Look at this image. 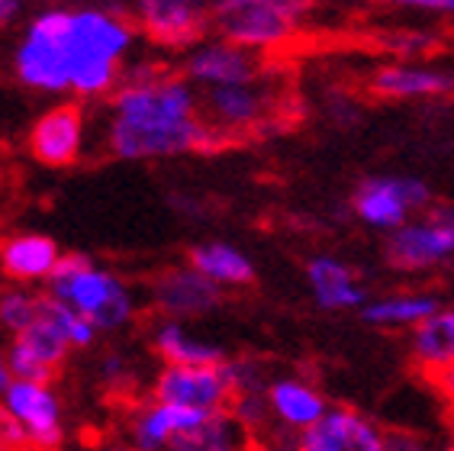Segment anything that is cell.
I'll return each instance as SVG.
<instances>
[{
  "label": "cell",
  "instance_id": "obj_27",
  "mask_svg": "<svg viewBox=\"0 0 454 451\" xmlns=\"http://www.w3.org/2000/svg\"><path fill=\"white\" fill-rule=\"evenodd\" d=\"M39 320L49 322L55 332H59L68 345H90L94 342V322L84 320L81 313H74L68 304H61V300H55L52 294H43L39 297Z\"/></svg>",
  "mask_w": 454,
  "mask_h": 451
},
{
  "label": "cell",
  "instance_id": "obj_34",
  "mask_svg": "<svg viewBox=\"0 0 454 451\" xmlns=\"http://www.w3.org/2000/svg\"><path fill=\"white\" fill-rule=\"evenodd\" d=\"M10 377H13V371H10V361L0 355V397H7V391L13 387V381H10Z\"/></svg>",
  "mask_w": 454,
  "mask_h": 451
},
{
  "label": "cell",
  "instance_id": "obj_13",
  "mask_svg": "<svg viewBox=\"0 0 454 451\" xmlns=\"http://www.w3.org/2000/svg\"><path fill=\"white\" fill-rule=\"evenodd\" d=\"M84 146V110L78 104H59L45 110L29 132V152L49 168H68Z\"/></svg>",
  "mask_w": 454,
  "mask_h": 451
},
{
  "label": "cell",
  "instance_id": "obj_8",
  "mask_svg": "<svg viewBox=\"0 0 454 451\" xmlns=\"http://www.w3.org/2000/svg\"><path fill=\"white\" fill-rule=\"evenodd\" d=\"M155 403L168 407L197 409V413H226L236 403V391L229 381L226 361L223 365H203V368H171L155 377Z\"/></svg>",
  "mask_w": 454,
  "mask_h": 451
},
{
  "label": "cell",
  "instance_id": "obj_9",
  "mask_svg": "<svg viewBox=\"0 0 454 451\" xmlns=\"http://www.w3.org/2000/svg\"><path fill=\"white\" fill-rule=\"evenodd\" d=\"M454 255V210L438 207L426 219L390 233L387 261L396 271H426Z\"/></svg>",
  "mask_w": 454,
  "mask_h": 451
},
{
  "label": "cell",
  "instance_id": "obj_32",
  "mask_svg": "<svg viewBox=\"0 0 454 451\" xmlns=\"http://www.w3.org/2000/svg\"><path fill=\"white\" fill-rule=\"evenodd\" d=\"M384 4H396V7H412V10H435V13H454V0H384Z\"/></svg>",
  "mask_w": 454,
  "mask_h": 451
},
{
  "label": "cell",
  "instance_id": "obj_18",
  "mask_svg": "<svg viewBox=\"0 0 454 451\" xmlns=\"http://www.w3.org/2000/svg\"><path fill=\"white\" fill-rule=\"evenodd\" d=\"M268 403H271V416L280 425H287L294 432H309L319 419L329 413V403L309 381L300 377H280L268 387Z\"/></svg>",
  "mask_w": 454,
  "mask_h": 451
},
{
  "label": "cell",
  "instance_id": "obj_10",
  "mask_svg": "<svg viewBox=\"0 0 454 451\" xmlns=\"http://www.w3.org/2000/svg\"><path fill=\"white\" fill-rule=\"evenodd\" d=\"M428 200L432 194L416 178H367L355 191L351 207L367 226L396 233L410 223L412 210L428 207Z\"/></svg>",
  "mask_w": 454,
  "mask_h": 451
},
{
  "label": "cell",
  "instance_id": "obj_3",
  "mask_svg": "<svg viewBox=\"0 0 454 451\" xmlns=\"http://www.w3.org/2000/svg\"><path fill=\"white\" fill-rule=\"evenodd\" d=\"M313 4L316 0H219L210 13V27L226 43L268 52L297 33Z\"/></svg>",
  "mask_w": 454,
  "mask_h": 451
},
{
  "label": "cell",
  "instance_id": "obj_24",
  "mask_svg": "<svg viewBox=\"0 0 454 451\" xmlns=\"http://www.w3.org/2000/svg\"><path fill=\"white\" fill-rule=\"evenodd\" d=\"M248 429L232 413H210L207 419L171 439L168 451H245Z\"/></svg>",
  "mask_w": 454,
  "mask_h": 451
},
{
  "label": "cell",
  "instance_id": "obj_19",
  "mask_svg": "<svg viewBox=\"0 0 454 451\" xmlns=\"http://www.w3.org/2000/svg\"><path fill=\"white\" fill-rule=\"evenodd\" d=\"M306 281H309V290H313L316 304L323 310H355V306L367 304V294L358 274L339 258H329V255L309 258Z\"/></svg>",
  "mask_w": 454,
  "mask_h": 451
},
{
  "label": "cell",
  "instance_id": "obj_30",
  "mask_svg": "<svg viewBox=\"0 0 454 451\" xmlns=\"http://www.w3.org/2000/svg\"><path fill=\"white\" fill-rule=\"evenodd\" d=\"M29 445L35 442L29 439L27 425L20 423L7 407H0V451H23Z\"/></svg>",
  "mask_w": 454,
  "mask_h": 451
},
{
  "label": "cell",
  "instance_id": "obj_28",
  "mask_svg": "<svg viewBox=\"0 0 454 451\" xmlns=\"http://www.w3.org/2000/svg\"><path fill=\"white\" fill-rule=\"evenodd\" d=\"M13 345H20L27 355H33L39 365L49 368L52 374H61L65 358H68V342H65V338H61L59 332L43 320H35L27 332H20Z\"/></svg>",
  "mask_w": 454,
  "mask_h": 451
},
{
  "label": "cell",
  "instance_id": "obj_33",
  "mask_svg": "<svg viewBox=\"0 0 454 451\" xmlns=\"http://www.w3.org/2000/svg\"><path fill=\"white\" fill-rule=\"evenodd\" d=\"M442 391V397L448 400V413H454V371H448V374H442V377H435L432 381Z\"/></svg>",
  "mask_w": 454,
  "mask_h": 451
},
{
  "label": "cell",
  "instance_id": "obj_36",
  "mask_svg": "<svg viewBox=\"0 0 454 451\" xmlns=\"http://www.w3.org/2000/svg\"><path fill=\"white\" fill-rule=\"evenodd\" d=\"M445 451H454V413H448V448Z\"/></svg>",
  "mask_w": 454,
  "mask_h": 451
},
{
  "label": "cell",
  "instance_id": "obj_21",
  "mask_svg": "<svg viewBox=\"0 0 454 451\" xmlns=\"http://www.w3.org/2000/svg\"><path fill=\"white\" fill-rule=\"evenodd\" d=\"M59 261V245L49 235H13L0 245V268L13 281L52 278Z\"/></svg>",
  "mask_w": 454,
  "mask_h": 451
},
{
  "label": "cell",
  "instance_id": "obj_4",
  "mask_svg": "<svg viewBox=\"0 0 454 451\" xmlns=\"http://www.w3.org/2000/svg\"><path fill=\"white\" fill-rule=\"evenodd\" d=\"M49 290L55 300L68 304L84 320H90L100 329H114L132 316L129 290L106 271H97L84 255H61L55 265Z\"/></svg>",
  "mask_w": 454,
  "mask_h": 451
},
{
  "label": "cell",
  "instance_id": "obj_1",
  "mask_svg": "<svg viewBox=\"0 0 454 451\" xmlns=\"http://www.w3.org/2000/svg\"><path fill=\"white\" fill-rule=\"evenodd\" d=\"M132 45V27L106 10H68L65 52H68L71 91L81 97H100L116 91L120 61Z\"/></svg>",
  "mask_w": 454,
  "mask_h": 451
},
{
  "label": "cell",
  "instance_id": "obj_37",
  "mask_svg": "<svg viewBox=\"0 0 454 451\" xmlns=\"http://www.w3.org/2000/svg\"><path fill=\"white\" fill-rule=\"evenodd\" d=\"M193 4H197L200 10H207V13H213V7H216L219 0H193Z\"/></svg>",
  "mask_w": 454,
  "mask_h": 451
},
{
  "label": "cell",
  "instance_id": "obj_16",
  "mask_svg": "<svg viewBox=\"0 0 454 451\" xmlns=\"http://www.w3.org/2000/svg\"><path fill=\"white\" fill-rule=\"evenodd\" d=\"M7 409L20 423L27 425L29 439L45 451H59L61 445V423H59V403H55L52 391L43 384H27L13 381L7 391Z\"/></svg>",
  "mask_w": 454,
  "mask_h": 451
},
{
  "label": "cell",
  "instance_id": "obj_38",
  "mask_svg": "<svg viewBox=\"0 0 454 451\" xmlns=\"http://www.w3.org/2000/svg\"><path fill=\"white\" fill-rule=\"evenodd\" d=\"M284 451H309V448H306V445L300 442V445H294V448H284Z\"/></svg>",
  "mask_w": 454,
  "mask_h": 451
},
{
  "label": "cell",
  "instance_id": "obj_25",
  "mask_svg": "<svg viewBox=\"0 0 454 451\" xmlns=\"http://www.w3.org/2000/svg\"><path fill=\"white\" fill-rule=\"evenodd\" d=\"M187 261L193 271H200L203 278H210L219 287H248L254 281V265L248 261V255L226 242L193 245L187 252Z\"/></svg>",
  "mask_w": 454,
  "mask_h": 451
},
{
  "label": "cell",
  "instance_id": "obj_40",
  "mask_svg": "<svg viewBox=\"0 0 454 451\" xmlns=\"http://www.w3.org/2000/svg\"><path fill=\"white\" fill-rule=\"evenodd\" d=\"M23 451H45V448H39V445H29V448H23Z\"/></svg>",
  "mask_w": 454,
  "mask_h": 451
},
{
  "label": "cell",
  "instance_id": "obj_39",
  "mask_svg": "<svg viewBox=\"0 0 454 451\" xmlns=\"http://www.w3.org/2000/svg\"><path fill=\"white\" fill-rule=\"evenodd\" d=\"M106 451H132V448H122V445H114V448H106Z\"/></svg>",
  "mask_w": 454,
  "mask_h": 451
},
{
  "label": "cell",
  "instance_id": "obj_5",
  "mask_svg": "<svg viewBox=\"0 0 454 451\" xmlns=\"http://www.w3.org/2000/svg\"><path fill=\"white\" fill-rule=\"evenodd\" d=\"M106 146L116 158L145 162V158H171L187 152H219L229 142L197 116L177 126H129V123L110 120Z\"/></svg>",
  "mask_w": 454,
  "mask_h": 451
},
{
  "label": "cell",
  "instance_id": "obj_29",
  "mask_svg": "<svg viewBox=\"0 0 454 451\" xmlns=\"http://www.w3.org/2000/svg\"><path fill=\"white\" fill-rule=\"evenodd\" d=\"M39 320V297H29L23 290H7L0 294V326L10 332H27Z\"/></svg>",
  "mask_w": 454,
  "mask_h": 451
},
{
  "label": "cell",
  "instance_id": "obj_2",
  "mask_svg": "<svg viewBox=\"0 0 454 451\" xmlns=\"http://www.w3.org/2000/svg\"><path fill=\"white\" fill-rule=\"evenodd\" d=\"M110 110L116 123L129 126H177L200 116V100L187 78L158 65H139L122 71Z\"/></svg>",
  "mask_w": 454,
  "mask_h": 451
},
{
  "label": "cell",
  "instance_id": "obj_14",
  "mask_svg": "<svg viewBox=\"0 0 454 451\" xmlns=\"http://www.w3.org/2000/svg\"><path fill=\"white\" fill-rule=\"evenodd\" d=\"M152 300L155 310L165 313L168 320H184V316H203L223 304V290L200 271L187 268H165L152 278Z\"/></svg>",
  "mask_w": 454,
  "mask_h": 451
},
{
  "label": "cell",
  "instance_id": "obj_17",
  "mask_svg": "<svg viewBox=\"0 0 454 451\" xmlns=\"http://www.w3.org/2000/svg\"><path fill=\"white\" fill-rule=\"evenodd\" d=\"M412 365L435 381L442 374L454 371V306H442L410 332Z\"/></svg>",
  "mask_w": 454,
  "mask_h": 451
},
{
  "label": "cell",
  "instance_id": "obj_22",
  "mask_svg": "<svg viewBox=\"0 0 454 451\" xmlns=\"http://www.w3.org/2000/svg\"><path fill=\"white\" fill-rule=\"evenodd\" d=\"M207 416H210V413L168 407V403L145 407L139 416L132 419V439H136V448L139 451H168V445H171V439H175L177 432L193 429V425Z\"/></svg>",
  "mask_w": 454,
  "mask_h": 451
},
{
  "label": "cell",
  "instance_id": "obj_11",
  "mask_svg": "<svg viewBox=\"0 0 454 451\" xmlns=\"http://www.w3.org/2000/svg\"><path fill=\"white\" fill-rule=\"evenodd\" d=\"M184 75L193 84H203L207 91L213 87H236V84H252V81L264 78V61L262 52L242 49L226 39H213V43H200L191 49L187 61H184Z\"/></svg>",
  "mask_w": 454,
  "mask_h": 451
},
{
  "label": "cell",
  "instance_id": "obj_12",
  "mask_svg": "<svg viewBox=\"0 0 454 451\" xmlns=\"http://www.w3.org/2000/svg\"><path fill=\"white\" fill-rule=\"evenodd\" d=\"M136 23L161 49H197L210 29V13L193 0H136Z\"/></svg>",
  "mask_w": 454,
  "mask_h": 451
},
{
  "label": "cell",
  "instance_id": "obj_20",
  "mask_svg": "<svg viewBox=\"0 0 454 451\" xmlns=\"http://www.w3.org/2000/svg\"><path fill=\"white\" fill-rule=\"evenodd\" d=\"M377 97H438L454 91V71L428 68V65H387L371 78Z\"/></svg>",
  "mask_w": 454,
  "mask_h": 451
},
{
  "label": "cell",
  "instance_id": "obj_31",
  "mask_svg": "<svg viewBox=\"0 0 454 451\" xmlns=\"http://www.w3.org/2000/svg\"><path fill=\"white\" fill-rule=\"evenodd\" d=\"M384 451H432L428 442L412 429H387L384 432Z\"/></svg>",
  "mask_w": 454,
  "mask_h": 451
},
{
  "label": "cell",
  "instance_id": "obj_23",
  "mask_svg": "<svg viewBox=\"0 0 454 451\" xmlns=\"http://www.w3.org/2000/svg\"><path fill=\"white\" fill-rule=\"evenodd\" d=\"M435 310H442L432 294H390L367 300L361 306V320L367 326H380V329H416L419 322H426Z\"/></svg>",
  "mask_w": 454,
  "mask_h": 451
},
{
  "label": "cell",
  "instance_id": "obj_7",
  "mask_svg": "<svg viewBox=\"0 0 454 451\" xmlns=\"http://www.w3.org/2000/svg\"><path fill=\"white\" fill-rule=\"evenodd\" d=\"M274 110H278V97L264 78L252 84L213 87L200 100V120L213 126L226 142H236L245 132L268 126Z\"/></svg>",
  "mask_w": 454,
  "mask_h": 451
},
{
  "label": "cell",
  "instance_id": "obj_26",
  "mask_svg": "<svg viewBox=\"0 0 454 451\" xmlns=\"http://www.w3.org/2000/svg\"><path fill=\"white\" fill-rule=\"evenodd\" d=\"M155 352L158 358L171 368H203V365H223V348L197 338L184 329L181 322H161L155 332Z\"/></svg>",
  "mask_w": 454,
  "mask_h": 451
},
{
  "label": "cell",
  "instance_id": "obj_15",
  "mask_svg": "<svg viewBox=\"0 0 454 451\" xmlns=\"http://www.w3.org/2000/svg\"><path fill=\"white\" fill-rule=\"evenodd\" d=\"M300 442L309 451H384V432L358 409L329 407Z\"/></svg>",
  "mask_w": 454,
  "mask_h": 451
},
{
  "label": "cell",
  "instance_id": "obj_6",
  "mask_svg": "<svg viewBox=\"0 0 454 451\" xmlns=\"http://www.w3.org/2000/svg\"><path fill=\"white\" fill-rule=\"evenodd\" d=\"M68 10H45L29 23L17 49V78L33 91H71L68 52H65Z\"/></svg>",
  "mask_w": 454,
  "mask_h": 451
},
{
  "label": "cell",
  "instance_id": "obj_35",
  "mask_svg": "<svg viewBox=\"0 0 454 451\" xmlns=\"http://www.w3.org/2000/svg\"><path fill=\"white\" fill-rule=\"evenodd\" d=\"M17 10H20L17 0H0V27H4V23H10V20L17 17Z\"/></svg>",
  "mask_w": 454,
  "mask_h": 451
}]
</instances>
